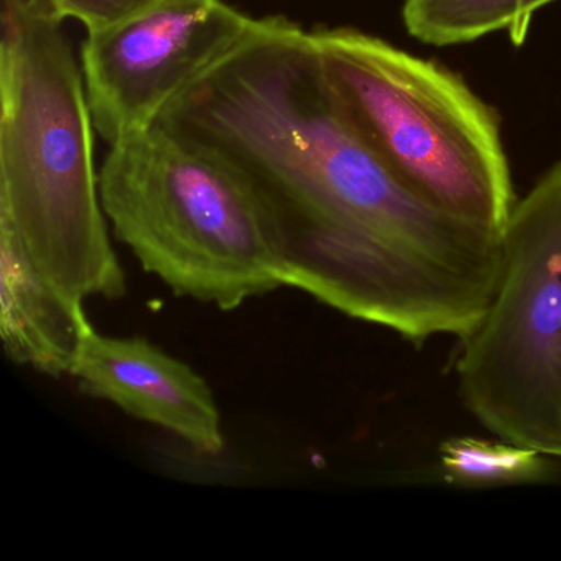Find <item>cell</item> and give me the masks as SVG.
Masks as SVG:
<instances>
[{"label": "cell", "instance_id": "cell-1", "mask_svg": "<svg viewBox=\"0 0 561 561\" xmlns=\"http://www.w3.org/2000/svg\"><path fill=\"white\" fill-rule=\"evenodd\" d=\"M244 173L280 232L284 287L423 344L469 336L502 271V238L410 193L341 110L311 32L284 15L248 34L157 123Z\"/></svg>", "mask_w": 561, "mask_h": 561}, {"label": "cell", "instance_id": "cell-2", "mask_svg": "<svg viewBox=\"0 0 561 561\" xmlns=\"http://www.w3.org/2000/svg\"><path fill=\"white\" fill-rule=\"evenodd\" d=\"M48 0H4L0 42V226L71 297L123 298L94 165L83 71Z\"/></svg>", "mask_w": 561, "mask_h": 561}, {"label": "cell", "instance_id": "cell-3", "mask_svg": "<svg viewBox=\"0 0 561 561\" xmlns=\"http://www.w3.org/2000/svg\"><path fill=\"white\" fill-rule=\"evenodd\" d=\"M100 188L117 241L176 297L231 311L284 287L277 221L218 153L153 124L110 146Z\"/></svg>", "mask_w": 561, "mask_h": 561}, {"label": "cell", "instance_id": "cell-4", "mask_svg": "<svg viewBox=\"0 0 561 561\" xmlns=\"http://www.w3.org/2000/svg\"><path fill=\"white\" fill-rule=\"evenodd\" d=\"M311 35L341 110L383 167L430 208L504 238L517 199L494 113L451 71L373 35Z\"/></svg>", "mask_w": 561, "mask_h": 561}, {"label": "cell", "instance_id": "cell-5", "mask_svg": "<svg viewBox=\"0 0 561 561\" xmlns=\"http://www.w3.org/2000/svg\"><path fill=\"white\" fill-rule=\"evenodd\" d=\"M494 298L456 363L462 402L497 438L561 458V162L515 205Z\"/></svg>", "mask_w": 561, "mask_h": 561}, {"label": "cell", "instance_id": "cell-6", "mask_svg": "<svg viewBox=\"0 0 561 561\" xmlns=\"http://www.w3.org/2000/svg\"><path fill=\"white\" fill-rule=\"evenodd\" d=\"M252 22L225 0H157L126 21L88 32L81 71L96 133L114 146L152 127Z\"/></svg>", "mask_w": 561, "mask_h": 561}, {"label": "cell", "instance_id": "cell-7", "mask_svg": "<svg viewBox=\"0 0 561 561\" xmlns=\"http://www.w3.org/2000/svg\"><path fill=\"white\" fill-rule=\"evenodd\" d=\"M70 376L81 392L159 426L202 455H221V413L206 380L142 337L87 331Z\"/></svg>", "mask_w": 561, "mask_h": 561}, {"label": "cell", "instance_id": "cell-8", "mask_svg": "<svg viewBox=\"0 0 561 561\" xmlns=\"http://www.w3.org/2000/svg\"><path fill=\"white\" fill-rule=\"evenodd\" d=\"M91 327L83 300L45 277L18 234L0 226V334L5 356L45 376L71 374Z\"/></svg>", "mask_w": 561, "mask_h": 561}, {"label": "cell", "instance_id": "cell-9", "mask_svg": "<svg viewBox=\"0 0 561 561\" xmlns=\"http://www.w3.org/2000/svg\"><path fill=\"white\" fill-rule=\"evenodd\" d=\"M554 0H405L403 22L423 44H465L494 32H508L524 44L531 18Z\"/></svg>", "mask_w": 561, "mask_h": 561}, {"label": "cell", "instance_id": "cell-10", "mask_svg": "<svg viewBox=\"0 0 561 561\" xmlns=\"http://www.w3.org/2000/svg\"><path fill=\"white\" fill-rule=\"evenodd\" d=\"M439 462L449 481L465 485L524 484L550 472L548 456L530 446L458 436L439 446Z\"/></svg>", "mask_w": 561, "mask_h": 561}, {"label": "cell", "instance_id": "cell-11", "mask_svg": "<svg viewBox=\"0 0 561 561\" xmlns=\"http://www.w3.org/2000/svg\"><path fill=\"white\" fill-rule=\"evenodd\" d=\"M64 21L75 19L88 32L110 27L156 4L157 0H48Z\"/></svg>", "mask_w": 561, "mask_h": 561}]
</instances>
